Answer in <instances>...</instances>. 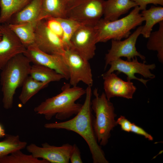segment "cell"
<instances>
[{"instance_id":"6da1fadb","label":"cell","mask_w":163,"mask_h":163,"mask_svg":"<svg viewBox=\"0 0 163 163\" xmlns=\"http://www.w3.org/2000/svg\"><path fill=\"white\" fill-rule=\"evenodd\" d=\"M85 94V100L81 109L74 117L66 121L46 123L44 127L46 129H64L76 133L87 143L94 163H108L103 150L98 144L93 129L91 87L87 86Z\"/></svg>"},{"instance_id":"7a4b0ae2","label":"cell","mask_w":163,"mask_h":163,"mask_svg":"<svg viewBox=\"0 0 163 163\" xmlns=\"http://www.w3.org/2000/svg\"><path fill=\"white\" fill-rule=\"evenodd\" d=\"M61 92L56 96L46 99L34 108L37 113L44 116L47 120L55 116L56 119L64 120L80 111L82 104L76 101L85 94V89L65 83Z\"/></svg>"},{"instance_id":"3957f363","label":"cell","mask_w":163,"mask_h":163,"mask_svg":"<svg viewBox=\"0 0 163 163\" xmlns=\"http://www.w3.org/2000/svg\"><path fill=\"white\" fill-rule=\"evenodd\" d=\"M31 62L24 54H18L10 59L1 69V84L2 103L6 109L11 108L17 89L22 85L30 75Z\"/></svg>"},{"instance_id":"277c9868","label":"cell","mask_w":163,"mask_h":163,"mask_svg":"<svg viewBox=\"0 0 163 163\" xmlns=\"http://www.w3.org/2000/svg\"><path fill=\"white\" fill-rule=\"evenodd\" d=\"M138 6L126 16L110 21L101 18L94 25L97 34V43L106 42L110 40H120L128 37L131 31L144 21Z\"/></svg>"},{"instance_id":"5b68a950","label":"cell","mask_w":163,"mask_h":163,"mask_svg":"<svg viewBox=\"0 0 163 163\" xmlns=\"http://www.w3.org/2000/svg\"><path fill=\"white\" fill-rule=\"evenodd\" d=\"M94 98L91 101V107L95 114L93 127L97 142L105 146L110 136V132L117 125L116 115L113 104L107 98L104 92L100 95L97 88L93 91Z\"/></svg>"},{"instance_id":"8992f818","label":"cell","mask_w":163,"mask_h":163,"mask_svg":"<svg viewBox=\"0 0 163 163\" xmlns=\"http://www.w3.org/2000/svg\"><path fill=\"white\" fill-rule=\"evenodd\" d=\"M104 0H80L68 8L66 18L94 25L104 15Z\"/></svg>"},{"instance_id":"52a82bcc","label":"cell","mask_w":163,"mask_h":163,"mask_svg":"<svg viewBox=\"0 0 163 163\" xmlns=\"http://www.w3.org/2000/svg\"><path fill=\"white\" fill-rule=\"evenodd\" d=\"M63 56L69 71L70 84L76 86L82 82L87 86L91 87L93 80L89 61L71 48L65 50Z\"/></svg>"},{"instance_id":"ba28073f","label":"cell","mask_w":163,"mask_h":163,"mask_svg":"<svg viewBox=\"0 0 163 163\" xmlns=\"http://www.w3.org/2000/svg\"><path fill=\"white\" fill-rule=\"evenodd\" d=\"M145 61L140 62L137 60V57L131 61H125L121 58L115 59L109 64L110 67L104 74L107 75L117 71L118 72L123 73L127 75V81H131L132 79L137 80L146 86V84L149 79L145 80L136 77L135 74H139L146 78L152 79L155 75L152 73L150 70L155 69V64H146Z\"/></svg>"},{"instance_id":"9c48e42d","label":"cell","mask_w":163,"mask_h":163,"mask_svg":"<svg viewBox=\"0 0 163 163\" xmlns=\"http://www.w3.org/2000/svg\"><path fill=\"white\" fill-rule=\"evenodd\" d=\"M97 40V34L94 25H83L72 36L70 48L89 61L95 55Z\"/></svg>"},{"instance_id":"30bf717a","label":"cell","mask_w":163,"mask_h":163,"mask_svg":"<svg viewBox=\"0 0 163 163\" xmlns=\"http://www.w3.org/2000/svg\"><path fill=\"white\" fill-rule=\"evenodd\" d=\"M142 28V26H139L124 40H111V48L105 57V69L111 62L123 57L126 58L129 61L137 56L145 60V57L138 52L136 46L137 40L141 35Z\"/></svg>"},{"instance_id":"8fae6325","label":"cell","mask_w":163,"mask_h":163,"mask_svg":"<svg viewBox=\"0 0 163 163\" xmlns=\"http://www.w3.org/2000/svg\"><path fill=\"white\" fill-rule=\"evenodd\" d=\"M24 54L31 63L49 68L62 75L66 79L69 80V71L63 55L45 53L34 43L26 48Z\"/></svg>"},{"instance_id":"7c38bea8","label":"cell","mask_w":163,"mask_h":163,"mask_svg":"<svg viewBox=\"0 0 163 163\" xmlns=\"http://www.w3.org/2000/svg\"><path fill=\"white\" fill-rule=\"evenodd\" d=\"M26 147L27 151L34 157L46 160L49 163H68L73 145L66 143L56 146L45 142L42 144L41 147L31 143Z\"/></svg>"},{"instance_id":"4fadbf2b","label":"cell","mask_w":163,"mask_h":163,"mask_svg":"<svg viewBox=\"0 0 163 163\" xmlns=\"http://www.w3.org/2000/svg\"><path fill=\"white\" fill-rule=\"evenodd\" d=\"M34 44L40 50L49 54L63 56L65 50L61 39L49 29L44 20L37 24Z\"/></svg>"},{"instance_id":"5bb4252c","label":"cell","mask_w":163,"mask_h":163,"mask_svg":"<svg viewBox=\"0 0 163 163\" xmlns=\"http://www.w3.org/2000/svg\"><path fill=\"white\" fill-rule=\"evenodd\" d=\"M0 31L2 36L0 41V69L12 58L24 54L26 48L10 28L8 23L1 24Z\"/></svg>"},{"instance_id":"9a60e30c","label":"cell","mask_w":163,"mask_h":163,"mask_svg":"<svg viewBox=\"0 0 163 163\" xmlns=\"http://www.w3.org/2000/svg\"><path fill=\"white\" fill-rule=\"evenodd\" d=\"M104 89L107 99L120 97L132 99L136 88L131 81H125L113 72L103 74Z\"/></svg>"},{"instance_id":"2e32d148","label":"cell","mask_w":163,"mask_h":163,"mask_svg":"<svg viewBox=\"0 0 163 163\" xmlns=\"http://www.w3.org/2000/svg\"><path fill=\"white\" fill-rule=\"evenodd\" d=\"M137 6L131 0H107L105 1L104 18L113 21L128 12L132 8Z\"/></svg>"},{"instance_id":"e0dca14e","label":"cell","mask_w":163,"mask_h":163,"mask_svg":"<svg viewBox=\"0 0 163 163\" xmlns=\"http://www.w3.org/2000/svg\"><path fill=\"white\" fill-rule=\"evenodd\" d=\"M42 0H31L20 11L15 14L8 23H37L40 13Z\"/></svg>"},{"instance_id":"ac0fdd59","label":"cell","mask_w":163,"mask_h":163,"mask_svg":"<svg viewBox=\"0 0 163 163\" xmlns=\"http://www.w3.org/2000/svg\"><path fill=\"white\" fill-rule=\"evenodd\" d=\"M67 8L62 0H42L38 21L48 18H65Z\"/></svg>"},{"instance_id":"d6986e66","label":"cell","mask_w":163,"mask_h":163,"mask_svg":"<svg viewBox=\"0 0 163 163\" xmlns=\"http://www.w3.org/2000/svg\"><path fill=\"white\" fill-rule=\"evenodd\" d=\"M141 14L145 24L142 26L141 34L144 37L148 38L154 26L163 21V7L152 6L149 9L142 11Z\"/></svg>"},{"instance_id":"ffe728a7","label":"cell","mask_w":163,"mask_h":163,"mask_svg":"<svg viewBox=\"0 0 163 163\" xmlns=\"http://www.w3.org/2000/svg\"><path fill=\"white\" fill-rule=\"evenodd\" d=\"M37 23H8L10 28L27 48L34 43L35 28Z\"/></svg>"},{"instance_id":"44dd1931","label":"cell","mask_w":163,"mask_h":163,"mask_svg":"<svg viewBox=\"0 0 163 163\" xmlns=\"http://www.w3.org/2000/svg\"><path fill=\"white\" fill-rule=\"evenodd\" d=\"M31 0H0V24L8 23Z\"/></svg>"},{"instance_id":"7402d4cb","label":"cell","mask_w":163,"mask_h":163,"mask_svg":"<svg viewBox=\"0 0 163 163\" xmlns=\"http://www.w3.org/2000/svg\"><path fill=\"white\" fill-rule=\"evenodd\" d=\"M30 75L41 82L48 84L51 82H58L65 79L62 75L47 67L38 64L31 65Z\"/></svg>"},{"instance_id":"603a6c76","label":"cell","mask_w":163,"mask_h":163,"mask_svg":"<svg viewBox=\"0 0 163 163\" xmlns=\"http://www.w3.org/2000/svg\"><path fill=\"white\" fill-rule=\"evenodd\" d=\"M49 84L40 82L30 75L23 83L18 98L23 104L28 101L40 90L47 86Z\"/></svg>"},{"instance_id":"cb8c5ba5","label":"cell","mask_w":163,"mask_h":163,"mask_svg":"<svg viewBox=\"0 0 163 163\" xmlns=\"http://www.w3.org/2000/svg\"><path fill=\"white\" fill-rule=\"evenodd\" d=\"M27 145L26 142L20 140L18 135L6 134L0 141V159L15 151L24 149Z\"/></svg>"},{"instance_id":"d4e9b609","label":"cell","mask_w":163,"mask_h":163,"mask_svg":"<svg viewBox=\"0 0 163 163\" xmlns=\"http://www.w3.org/2000/svg\"><path fill=\"white\" fill-rule=\"evenodd\" d=\"M158 30L152 32L149 37L146 44L147 48L149 50L157 52L159 61L163 62V21L158 23Z\"/></svg>"},{"instance_id":"484cf974","label":"cell","mask_w":163,"mask_h":163,"mask_svg":"<svg viewBox=\"0 0 163 163\" xmlns=\"http://www.w3.org/2000/svg\"><path fill=\"white\" fill-rule=\"evenodd\" d=\"M62 29L63 34L62 39L65 50L71 47V39L76 30L81 26L84 25L72 19L65 18H56Z\"/></svg>"},{"instance_id":"4316f807","label":"cell","mask_w":163,"mask_h":163,"mask_svg":"<svg viewBox=\"0 0 163 163\" xmlns=\"http://www.w3.org/2000/svg\"><path fill=\"white\" fill-rule=\"evenodd\" d=\"M0 163H49L43 159H39L32 155L23 153L21 150L15 151L0 159Z\"/></svg>"},{"instance_id":"83f0119b","label":"cell","mask_w":163,"mask_h":163,"mask_svg":"<svg viewBox=\"0 0 163 163\" xmlns=\"http://www.w3.org/2000/svg\"><path fill=\"white\" fill-rule=\"evenodd\" d=\"M43 20L49 29L62 39L63 34V30L61 25L56 18H48Z\"/></svg>"},{"instance_id":"f1b7e54d","label":"cell","mask_w":163,"mask_h":163,"mask_svg":"<svg viewBox=\"0 0 163 163\" xmlns=\"http://www.w3.org/2000/svg\"><path fill=\"white\" fill-rule=\"evenodd\" d=\"M135 2L139 8L140 10H145L147 5L149 4L159 5H163V0H131Z\"/></svg>"},{"instance_id":"f546056e","label":"cell","mask_w":163,"mask_h":163,"mask_svg":"<svg viewBox=\"0 0 163 163\" xmlns=\"http://www.w3.org/2000/svg\"><path fill=\"white\" fill-rule=\"evenodd\" d=\"M70 161L71 163H82L81 152L77 145L74 144L73 145V149L70 157Z\"/></svg>"},{"instance_id":"4dcf8cb0","label":"cell","mask_w":163,"mask_h":163,"mask_svg":"<svg viewBox=\"0 0 163 163\" xmlns=\"http://www.w3.org/2000/svg\"><path fill=\"white\" fill-rule=\"evenodd\" d=\"M130 132L135 134L143 136L148 140L152 141L153 137L150 134L145 131L141 127L132 123L131 127Z\"/></svg>"},{"instance_id":"1f68e13d","label":"cell","mask_w":163,"mask_h":163,"mask_svg":"<svg viewBox=\"0 0 163 163\" xmlns=\"http://www.w3.org/2000/svg\"><path fill=\"white\" fill-rule=\"evenodd\" d=\"M117 123L120 125L123 130L127 132H130L132 123L124 117L121 116L116 121Z\"/></svg>"},{"instance_id":"d6a6232c","label":"cell","mask_w":163,"mask_h":163,"mask_svg":"<svg viewBox=\"0 0 163 163\" xmlns=\"http://www.w3.org/2000/svg\"><path fill=\"white\" fill-rule=\"evenodd\" d=\"M80 0H62L66 6L67 9L69 7Z\"/></svg>"},{"instance_id":"836d02e7","label":"cell","mask_w":163,"mask_h":163,"mask_svg":"<svg viewBox=\"0 0 163 163\" xmlns=\"http://www.w3.org/2000/svg\"><path fill=\"white\" fill-rule=\"evenodd\" d=\"M6 135L5 130L2 126L0 124V138L5 137Z\"/></svg>"},{"instance_id":"e575fe53","label":"cell","mask_w":163,"mask_h":163,"mask_svg":"<svg viewBox=\"0 0 163 163\" xmlns=\"http://www.w3.org/2000/svg\"><path fill=\"white\" fill-rule=\"evenodd\" d=\"M2 35L1 32L0 31V41L1 40L2 38Z\"/></svg>"},{"instance_id":"d590c367","label":"cell","mask_w":163,"mask_h":163,"mask_svg":"<svg viewBox=\"0 0 163 163\" xmlns=\"http://www.w3.org/2000/svg\"><path fill=\"white\" fill-rule=\"evenodd\" d=\"M0 25H1V24H0Z\"/></svg>"}]
</instances>
